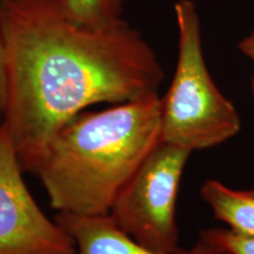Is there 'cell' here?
<instances>
[{"label":"cell","instance_id":"cell-1","mask_svg":"<svg viewBox=\"0 0 254 254\" xmlns=\"http://www.w3.org/2000/svg\"><path fill=\"white\" fill-rule=\"evenodd\" d=\"M6 62L2 122L25 173L69 120L97 104L159 94L165 73L154 50L124 19L79 24L63 0H0Z\"/></svg>","mask_w":254,"mask_h":254},{"label":"cell","instance_id":"cell-2","mask_svg":"<svg viewBox=\"0 0 254 254\" xmlns=\"http://www.w3.org/2000/svg\"><path fill=\"white\" fill-rule=\"evenodd\" d=\"M160 141L159 94L84 111L56 133L34 174L58 213L110 214L120 190Z\"/></svg>","mask_w":254,"mask_h":254},{"label":"cell","instance_id":"cell-3","mask_svg":"<svg viewBox=\"0 0 254 254\" xmlns=\"http://www.w3.org/2000/svg\"><path fill=\"white\" fill-rule=\"evenodd\" d=\"M174 15L178 60L170 88L161 98V141L190 152L207 150L240 132V116L206 65L195 2L178 0Z\"/></svg>","mask_w":254,"mask_h":254},{"label":"cell","instance_id":"cell-4","mask_svg":"<svg viewBox=\"0 0 254 254\" xmlns=\"http://www.w3.org/2000/svg\"><path fill=\"white\" fill-rule=\"evenodd\" d=\"M192 152L160 141L114 200L110 215L120 230L159 254H179L177 200Z\"/></svg>","mask_w":254,"mask_h":254},{"label":"cell","instance_id":"cell-5","mask_svg":"<svg viewBox=\"0 0 254 254\" xmlns=\"http://www.w3.org/2000/svg\"><path fill=\"white\" fill-rule=\"evenodd\" d=\"M0 123V254H77L74 241L39 207Z\"/></svg>","mask_w":254,"mask_h":254},{"label":"cell","instance_id":"cell-6","mask_svg":"<svg viewBox=\"0 0 254 254\" xmlns=\"http://www.w3.org/2000/svg\"><path fill=\"white\" fill-rule=\"evenodd\" d=\"M56 221L74 241L77 254H159L146 249L120 230L110 214L58 213ZM179 254H212L201 241Z\"/></svg>","mask_w":254,"mask_h":254},{"label":"cell","instance_id":"cell-7","mask_svg":"<svg viewBox=\"0 0 254 254\" xmlns=\"http://www.w3.org/2000/svg\"><path fill=\"white\" fill-rule=\"evenodd\" d=\"M200 195L217 220L231 230L254 236V189L233 190L208 179L200 187Z\"/></svg>","mask_w":254,"mask_h":254},{"label":"cell","instance_id":"cell-8","mask_svg":"<svg viewBox=\"0 0 254 254\" xmlns=\"http://www.w3.org/2000/svg\"><path fill=\"white\" fill-rule=\"evenodd\" d=\"M73 20L88 26H105L120 20L124 0H63Z\"/></svg>","mask_w":254,"mask_h":254},{"label":"cell","instance_id":"cell-9","mask_svg":"<svg viewBox=\"0 0 254 254\" xmlns=\"http://www.w3.org/2000/svg\"><path fill=\"white\" fill-rule=\"evenodd\" d=\"M199 241L212 254H254V236L231 228H206L200 231Z\"/></svg>","mask_w":254,"mask_h":254},{"label":"cell","instance_id":"cell-10","mask_svg":"<svg viewBox=\"0 0 254 254\" xmlns=\"http://www.w3.org/2000/svg\"><path fill=\"white\" fill-rule=\"evenodd\" d=\"M6 101V62H5V43L2 33L1 15H0V123L2 122Z\"/></svg>","mask_w":254,"mask_h":254},{"label":"cell","instance_id":"cell-11","mask_svg":"<svg viewBox=\"0 0 254 254\" xmlns=\"http://www.w3.org/2000/svg\"><path fill=\"white\" fill-rule=\"evenodd\" d=\"M238 49L246 58H249L252 62L254 66V30L238 44ZM251 92H252V97L254 100V73L252 79H251Z\"/></svg>","mask_w":254,"mask_h":254}]
</instances>
